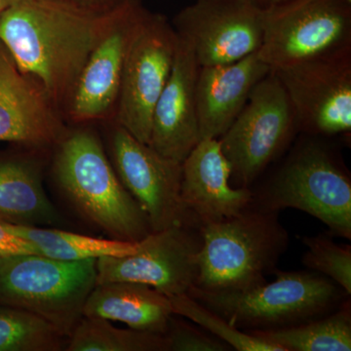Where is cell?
I'll return each mask as SVG.
<instances>
[{
	"label": "cell",
	"instance_id": "5bb4252c",
	"mask_svg": "<svg viewBox=\"0 0 351 351\" xmlns=\"http://www.w3.org/2000/svg\"><path fill=\"white\" fill-rule=\"evenodd\" d=\"M263 9L255 0H195L172 25L193 45L200 66L230 64L260 48Z\"/></svg>",
	"mask_w": 351,
	"mask_h": 351
},
{
	"label": "cell",
	"instance_id": "9c48e42d",
	"mask_svg": "<svg viewBox=\"0 0 351 351\" xmlns=\"http://www.w3.org/2000/svg\"><path fill=\"white\" fill-rule=\"evenodd\" d=\"M178 36L162 14L147 11L127 55L115 123L149 145L152 117L174 62Z\"/></svg>",
	"mask_w": 351,
	"mask_h": 351
},
{
	"label": "cell",
	"instance_id": "2e32d148",
	"mask_svg": "<svg viewBox=\"0 0 351 351\" xmlns=\"http://www.w3.org/2000/svg\"><path fill=\"white\" fill-rule=\"evenodd\" d=\"M174 62L154 108L149 145L182 163L201 140L196 110L199 64L191 43L178 34Z\"/></svg>",
	"mask_w": 351,
	"mask_h": 351
},
{
	"label": "cell",
	"instance_id": "3957f363",
	"mask_svg": "<svg viewBox=\"0 0 351 351\" xmlns=\"http://www.w3.org/2000/svg\"><path fill=\"white\" fill-rule=\"evenodd\" d=\"M304 136L269 181L252 189L250 207L300 210L326 225L331 237L351 239L350 172L324 138Z\"/></svg>",
	"mask_w": 351,
	"mask_h": 351
},
{
	"label": "cell",
	"instance_id": "f546056e",
	"mask_svg": "<svg viewBox=\"0 0 351 351\" xmlns=\"http://www.w3.org/2000/svg\"><path fill=\"white\" fill-rule=\"evenodd\" d=\"M17 1H19V0H0V14Z\"/></svg>",
	"mask_w": 351,
	"mask_h": 351
},
{
	"label": "cell",
	"instance_id": "f1b7e54d",
	"mask_svg": "<svg viewBox=\"0 0 351 351\" xmlns=\"http://www.w3.org/2000/svg\"><path fill=\"white\" fill-rule=\"evenodd\" d=\"M38 254L27 240L14 234L0 221V258Z\"/></svg>",
	"mask_w": 351,
	"mask_h": 351
},
{
	"label": "cell",
	"instance_id": "1f68e13d",
	"mask_svg": "<svg viewBox=\"0 0 351 351\" xmlns=\"http://www.w3.org/2000/svg\"><path fill=\"white\" fill-rule=\"evenodd\" d=\"M345 1L348 2V3L351 4V0H345Z\"/></svg>",
	"mask_w": 351,
	"mask_h": 351
},
{
	"label": "cell",
	"instance_id": "ba28073f",
	"mask_svg": "<svg viewBox=\"0 0 351 351\" xmlns=\"http://www.w3.org/2000/svg\"><path fill=\"white\" fill-rule=\"evenodd\" d=\"M299 133L290 99L270 71L253 88L239 117L219 138L232 167V186L251 189Z\"/></svg>",
	"mask_w": 351,
	"mask_h": 351
},
{
	"label": "cell",
	"instance_id": "9a60e30c",
	"mask_svg": "<svg viewBox=\"0 0 351 351\" xmlns=\"http://www.w3.org/2000/svg\"><path fill=\"white\" fill-rule=\"evenodd\" d=\"M62 112L0 43V142L45 149L69 133Z\"/></svg>",
	"mask_w": 351,
	"mask_h": 351
},
{
	"label": "cell",
	"instance_id": "ac0fdd59",
	"mask_svg": "<svg viewBox=\"0 0 351 351\" xmlns=\"http://www.w3.org/2000/svg\"><path fill=\"white\" fill-rule=\"evenodd\" d=\"M270 71L258 52L233 63L200 66L196 82L200 138H221L239 117L253 88Z\"/></svg>",
	"mask_w": 351,
	"mask_h": 351
},
{
	"label": "cell",
	"instance_id": "7402d4cb",
	"mask_svg": "<svg viewBox=\"0 0 351 351\" xmlns=\"http://www.w3.org/2000/svg\"><path fill=\"white\" fill-rule=\"evenodd\" d=\"M248 332L271 341L283 351H350V300L332 313L297 326Z\"/></svg>",
	"mask_w": 351,
	"mask_h": 351
},
{
	"label": "cell",
	"instance_id": "484cf974",
	"mask_svg": "<svg viewBox=\"0 0 351 351\" xmlns=\"http://www.w3.org/2000/svg\"><path fill=\"white\" fill-rule=\"evenodd\" d=\"M306 247L302 263L307 269L331 279L351 294V247L336 243L327 235L304 237Z\"/></svg>",
	"mask_w": 351,
	"mask_h": 351
},
{
	"label": "cell",
	"instance_id": "83f0119b",
	"mask_svg": "<svg viewBox=\"0 0 351 351\" xmlns=\"http://www.w3.org/2000/svg\"><path fill=\"white\" fill-rule=\"evenodd\" d=\"M68 7L92 16H105L119 8L125 0H53Z\"/></svg>",
	"mask_w": 351,
	"mask_h": 351
},
{
	"label": "cell",
	"instance_id": "44dd1931",
	"mask_svg": "<svg viewBox=\"0 0 351 351\" xmlns=\"http://www.w3.org/2000/svg\"><path fill=\"white\" fill-rule=\"evenodd\" d=\"M2 223L14 234L27 240L39 255L62 261L103 257H126L138 250V242L98 239L51 226H29Z\"/></svg>",
	"mask_w": 351,
	"mask_h": 351
},
{
	"label": "cell",
	"instance_id": "277c9868",
	"mask_svg": "<svg viewBox=\"0 0 351 351\" xmlns=\"http://www.w3.org/2000/svg\"><path fill=\"white\" fill-rule=\"evenodd\" d=\"M196 287L246 291L267 283L287 251L289 233L276 212L248 207L239 216L200 226Z\"/></svg>",
	"mask_w": 351,
	"mask_h": 351
},
{
	"label": "cell",
	"instance_id": "30bf717a",
	"mask_svg": "<svg viewBox=\"0 0 351 351\" xmlns=\"http://www.w3.org/2000/svg\"><path fill=\"white\" fill-rule=\"evenodd\" d=\"M110 161L122 184L144 210L152 232L173 226L200 228L181 199L182 163L152 149L115 123Z\"/></svg>",
	"mask_w": 351,
	"mask_h": 351
},
{
	"label": "cell",
	"instance_id": "52a82bcc",
	"mask_svg": "<svg viewBox=\"0 0 351 351\" xmlns=\"http://www.w3.org/2000/svg\"><path fill=\"white\" fill-rule=\"evenodd\" d=\"M258 56L270 68L351 53V4L345 0H282L263 9Z\"/></svg>",
	"mask_w": 351,
	"mask_h": 351
},
{
	"label": "cell",
	"instance_id": "4316f807",
	"mask_svg": "<svg viewBox=\"0 0 351 351\" xmlns=\"http://www.w3.org/2000/svg\"><path fill=\"white\" fill-rule=\"evenodd\" d=\"M169 351H228L232 350L228 345L204 329L179 319L176 315L171 318L169 326L165 332Z\"/></svg>",
	"mask_w": 351,
	"mask_h": 351
},
{
	"label": "cell",
	"instance_id": "ffe728a7",
	"mask_svg": "<svg viewBox=\"0 0 351 351\" xmlns=\"http://www.w3.org/2000/svg\"><path fill=\"white\" fill-rule=\"evenodd\" d=\"M0 221L29 226H57L59 212L44 189L43 175L34 161H0Z\"/></svg>",
	"mask_w": 351,
	"mask_h": 351
},
{
	"label": "cell",
	"instance_id": "6da1fadb",
	"mask_svg": "<svg viewBox=\"0 0 351 351\" xmlns=\"http://www.w3.org/2000/svg\"><path fill=\"white\" fill-rule=\"evenodd\" d=\"M108 17L53 0H19L0 14V43L63 113Z\"/></svg>",
	"mask_w": 351,
	"mask_h": 351
},
{
	"label": "cell",
	"instance_id": "8992f818",
	"mask_svg": "<svg viewBox=\"0 0 351 351\" xmlns=\"http://www.w3.org/2000/svg\"><path fill=\"white\" fill-rule=\"evenodd\" d=\"M97 284V260L39 254L0 258V304L29 311L69 339Z\"/></svg>",
	"mask_w": 351,
	"mask_h": 351
},
{
	"label": "cell",
	"instance_id": "cb8c5ba5",
	"mask_svg": "<svg viewBox=\"0 0 351 351\" xmlns=\"http://www.w3.org/2000/svg\"><path fill=\"white\" fill-rule=\"evenodd\" d=\"M68 339L43 318L0 304V351L64 350Z\"/></svg>",
	"mask_w": 351,
	"mask_h": 351
},
{
	"label": "cell",
	"instance_id": "d4e9b609",
	"mask_svg": "<svg viewBox=\"0 0 351 351\" xmlns=\"http://www.w3.org/2000/svg\"><path fill=\"white\" fill-rule=\"evenodd\" d=\"M173 313L186 318L204 329L209 334L225 341L232 350L239 351H283L274 345L251 332L242 331L230 324L228 320L203 306L189 294L169 298Z\"/></svg>",
	"mask_w": 351,
	"mask_h": 351
},
{
	"label": "cell",
	"instance_id": "5b68a950",
	"mask_svg": "<svg viewBox=\"0 0 351 351\" xmlns=\"http://www.w3.org/2000/svg\"><path fill=\"white\" fill-rule=\"evenodd\" d=\"M246 291H207L193 286L191 298L245 332L297 326L332 313L348 295L315 271H282Z\"/></svg>",
	"mask_w": 351,
	"mask_h": 351
},
{
	"label": "cell",
	"instance_id": "8fae6325",
	"mask_svg": "<svg viewBox=\"0 0 351 351\" xmlns=\"http://www.w3.org/2000/svg\"><path fill=\"white\" fill-rule=\"evenodd\" d=\"M147 11L142 0H125L108 14L64 112L71 121L107 119L112 112L115 117L127 55Z\"/></svg>",
	"mask_w": 351,
	"mask_h": 351
},
{
	"label": "cell",
	"instance_id": "e0dca14e",
	"mask_svg": "<svg viewBox=\"0 0 351 351\" xmlns=\"http://www.w3.org/2000/svg\"><path fill=\"white\" fill-rule=\"evenodd\" d=\"M230 177L219 138H201L182 161V202L200 226L239 216L250 207L252 189L234 188Z\"/></svg>",
	"mask_w": 351,
	"mask_h": 351
},
{
	"label": "cell",
	"instance_id": "7a4b0ae2",
	"mask_svg": "<svg viewBox=\"0 0 351 351\" xmlns=\"http://www.w3.org/2000/svg\"><path fill=\"white\" fill-rule=\"evenodd\" d=\"M56 147L55 181L83 219L112 239L138 242L152 232L147 215L122 184L94 132H69Z\"/></svg>",
	"mask_w": 351,
	"mask_h": 351
},
{
	"label": "cell",
	"instance_id": "d6986e66",
	"mask_svg": "<svg viewBox=\"0 0 351 351\" xmlns=\"http://www.w3.org/2000/svg\"><path fill=\"white\" fill-rule=\"evenodd\" d=\"M83 315L165 335L174 313L169 298L156 289L147 284L115 281L96 284L88 295Z\"/></svg>",
	"mask_w": 351,
	"mask_h": 351
},
{
	"label": "cell",
	"instance_id": "7c38bea8",
	"mask_svg": "<svg viewBox=\"0 0 351 351\" xmlns=\"http://www.w3.org/2000/svg\"><path fill=\"white\" fill-rule=\"evenodd\" d=\"M126 257L97 258V283L147 284L168 298L188 294L198 276L200 228L173 226L149 233Z\"/></svg>",
	"mask_w": 351,
	"mask_h": 351
},
{
	"label": "cell",
	"instance_id": "603a6c76",
	"mask_svg": "<svg viewBox=\"0 0 351 351\" xmlns=\"http://www.w3.org/2000/svg\"><path fill=\"white\" fill-rule=\"evenodd\" d=\"M66 351H169L165 335L119 329L110 320L83 316L66 341Z\"/></svg>",
	"mask_w": 351,
	"mask_h": 351
},
{
	"label": "cell",
	"instance_id": "4dcf8cb0",
	"mask_svg": "<svg viewBox=\"0 0 351 351\" xmlns=\"http://www.w3.org/2000/svg\"><path fill=\"white\" fill-rule=\"evenodd\" d=\"M255 1L263 8H267V7L276 4L277 2L282 1V0H255Z\"/></svg>",
	"mask_w": 351,
	"mask_h": 351
},
{
	"label": "cell",
	"instance_id": "4fadbf2b",
	"mask_svg": "<svg viewBox=\"0 0 351 351\" xmlns=\"http://www.w3.org/2000/svg\"><path fill=\"white\" fill-rule=\"evenodd\" d=\"M271 71L290 99L300 133L350 136L351 53Z\"/></svg>",
	"mask_w": 351,
	"mask_h": 351
}]
</instances>
